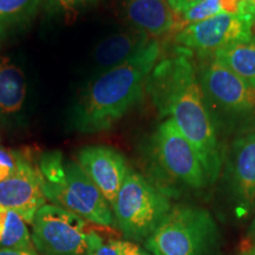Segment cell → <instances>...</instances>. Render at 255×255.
<instances>
[{"mask_svg": "<svg viewBox=\"0 0 255 255\" xmlns=\"http://www.w3.org/2000/svg\"><path fill=\"white\" fill-rule=\"evenodd\" d=\"M120 255H150L130 241L120 242Z\"/></svg>", "mask_w": 255, "mask_h": 255, "instance_id": "cell-25", "label": "cell"}, {"mask_svg": "<svg viewBox=\"0 0 255 255\" xmlns=\"http://www.w3.org/2000/svg\"><path fill=\"white\" fill-rule=\"evenodd\" d=\"M223 13L239 14L248 0H219Z\"/></svg>", "mask_w": 255, "mask_h": 255, "instance_id": "cell-24", "label": "cell"}, {"mask_svg": "<svg viewBox=\"0 0 255 255\" xmlns=\"http://www.w3.org/2000/svg\"><path fill=\"white\" fill-rule=\"evenodd\" d=\"M120 240L105 241L103 237L92 245L88 255H120Z\"/></svg>", "mask_w": 255, "mask_h": 255, "instance_id": "cell-23", "label": "cell"}, {"mask_svg": "<svg viewBox=\"0 0 255 255\" xmlns=\"http://www.w3.org/2000/svg\"><path fill=\"white\" fill-rule=\"evenodd\" d=\"M168 1H169V4H170L171 8H173L174 11L177 13V0H168Z\"/></svg>", "mask_w": 255, "mask_h": 255, "instance_id": "cell-29", "label": "cell"}, {"mask_svg": "<svg viewBox=\"0 0 255 255\" xmlns=\"http://www.w3.org/2000/svg\"><path fill=\"white\" fill-rule=\"evenodd\" d=\"M26 154L0 146V182L11 177L19 168Z\"/></svg>", "mask_w": 255, "mask_h": 255, "instance_id": "cell-22", "label": "cell"}, {"mask_svg": "<svg viewBox=\"0 0 255 255\" xmlns=\"http://www.w3.org/2000/svg\"><path fill=\"white\" fill-rule=\"evenodd\" d=\"M111 207L124 237L135 241L146 240L171 210L168 194L131 168Z\"/></svg>", "mask_w": 255, "mask_h": 255, "instance_id": "cell-5", "label": "cell"}, {"mask_svg": "<svg viewBox=\"0 0 255 255\" xmlns=\"http://www.w3.org/2000/svg\"><path fill=\"white\" fill-rule=\"evenodd\" d=\"M218 226L208 210L177 206L145 240L154 255H209L218 245Z\"/></svg>", "mask_w": 255, "mask_h": 255, "instance_id": "cell-4", "label": "cell"}, {"mask_svg": "<svg viewBox=\"0 0 255 255\" xmlns=\"http://www.w3.org/2000/svg\"><path fill=\"white\" fill-rule=\"evenodd\" d=\"M38 167L44 183L58 184L65 177V162L60 151H47L41 155Z\"/></svg>", "mask_w": 255, "mask_h": 255, "instance_id": "cell-19", "label": "cell"}, {"mask_svg": "<svg viewBox=\"0 0 255 255\" xmlns=\"http://www.w3.org/2000/svg\"><path fill=\"white\" fill-rule=\"evenodd\" d=\"M248 4H250V7H251V11L253 15L255 14V0H248Z\"/></svg>", "mask_w": 255, "mask_h": 255, "instance_id": "cell-30", "label": "cell"}, {"mask_svg": "<svg viewBox=\"0 0 255 255\" xmlns=\"http://www.w3.org/2000/svg\"><path fill=\"white\" fill-rule=\"evenodd\" d=\"M0 255H38L36 252L11 250V248H0Z\"/></svg>", "mask_w": 255, "mask_h": 255, "instance_id": "cell-26", "label": "cell"}, {"mask_svg": "<svg viewBox=\"0 0 255 255\" xmlns=\"http://www.w3.org/2000/svg\"><path fill=\"white\" fill-rule=\"evenodd\" d=\"M44 194L52 205L101 227H111L110 205L77 162H66L65 177L58 184L44 183Z\"/></svg>", "mask_w": 255, "mask_h": 255, "instance_id": "cell-9", "label": "cell"}, {"mask_svg": "<svg viewBox=\"0 0 255 255\" xmlns=\"http://www.w3.org/2000/svg\"><path fill=\"white\" fill-rule=\"evenodd\" d=\"M202 0H177V13L184 11V9L190 7V6L197 4Z\"/></svg>", "mask_w": 255, "mask_h": 255, "instance_id": "cell-27", "label": "cell"}, {"mask_svg": "<svg viewBox=\"0 0 255 255\" xmlns=\"http://www.w3.org/2000/svg\"><path fill=\"white\" fill-rule=\"evenodd\" d=\"M154 38L137 30L113 33L98 41L91 53L90 77L116 68L145 49Z\"/></svg>", "mask_w": 255, "mask_h": 255, "instance_id": "cell-14", "label": "cell"}, {"mask_svg": "<svg viewBox=\"0 0 255 255\" xmlns=\"http://www.w3.org/2000/svg\"><path fill=\"white\" fill-rule=\"evenodd\" d=\"M45 202L44 178L39 167L26 155L17 171L0 182V207L13 210L27 223H32Z\"/></svg>", "mask_w": 255, "mask_h": 255, "instance_id": "cell-11", "label": "cell"}, {"mask_svg": "<svg viewBox=\"0 0 255 255\" xmlns=\"http://www.w3.org/2000/svg\"><path fill=\"white\" fill-rule=\"evenodd\" d=\"M255 36V17L248 2L239 14L219 13L206 20L188 25L174 34L175 46L197 58L213 57L216 51L231 44L246 41Z\"/></svg>", "mask_w": 255, "mask_h": 255, "instance_id": "cell-8", "label": "cell"}, {"mask_svg": "<svg viewBox=\"0 0 255 255\" xmlns=\"http://www.w3.org/2000/svg\"><path fill=\"white\" fill-rule=\"evenodd\" d=\"M225 181L237 214L247 216L255 203V131L232 142L226 156Z\"/></svg>", "mask_w": 255, "mask_h": 255, "instance_id": "cell-10", "label": "cell"}, {"mask_svg": "<svg viewBox=\"0 0 255 255\" xmlns=\"http://www.w3.org/2000/svg\"><path fill=\"white\" fill-rule=\"evenodd\" d=\"M219 13H222L219 0H202L177 14L183 28L188 25L200 23V21L206 20V19Z\"/></svg>", "mask_w": 255, "mask_h": 255, "instance_id": "cell-20", "label": "cell"}, {"mask_svg": "<svg viewBox=\"0 0 255 255\" xmlns=\"http://www.w3.org/2000/svg\"><path fill=\"white\" fill-rule=\"evenodd\" d=\"M77 163L113 206L129 168L122 152L113 146L88 145L78 151Z\"/></svg>", "mask_w": 255, "mask_h": 255, "instance_id": "cell-12", "label": "cell"}, {"mask_svg": "<svg viewBox=\"0 0 255 255\" xmlns=\"http://www.w3.org/2000/svg\"><path fill=\"white\" fill-rule=\"evenodd\" d=\"M97 0H44V11L51 18H68L94 5Z\"/></svg>", "mask_w": 255, "mask_h": 255, "instance_id": "cell-21", "label": "cell"}, {"mask_svg": "<svg viewBox=\"0 0 255 255\" xmlns=\"http://www.w3.org/2000/svg\"><path fill=\"white\" fill-rule=\"evenodd\" d=\"M254 17H255V14H254Z\"/></svg>", "mask_w": 255, "mask_h": 255, "instance_id": "cell-32", "label": "cell"}, {"mask_svg": "<svg viewBox=\"0 0 255 255\" xmlns=\"http://www.w3.org/2000/svg\"><path fill=\"white\" fill-rule=\"evenodd\" d=\"M247 235H248V238L252 239V240H255V213H254L253 221H252L251 226H250V229H248Z\"/></svg>", "mask_w": 255, "mask_h": 255, "instance_id": "cell-28", "label": "cell"}, {"mask_svg": "<svg viewBox=\"0 0 255 255\" xmlns=\"http://www.w3.org/2000/svg\"><path fill=\"white\" fill-rule=\"evenodd\" d=\"M145 91L159 116L173 121L191 143L209 182H215L222 169V150L207 110L193 55L175 46L174 52L159 59L152 69Z\"/></svg>", "mask_w": 255, "mask_h": 255, "instance_id": "cell-1", "label": "cell"}, {"mask_svg": "<svg viewBox=\"0 0 255 255\" xmlns=\"http://www.w3.org/2000/svg\"><path fill=\"white\" fill-rule=\"evenodd\" d=\"M161 57V43L145 49L121 65L89 78L70 110V127L82 133L110 130L145 94L146 82Z\"/></svg>", "mask_w": 255, "mask_h": 255, "instance_id": "cell-2", "label": "cell"}, {"mask_svg": "<svg viewBox=\"0 0 255 255\" xmlns=\"http://www.w3.org/2000/svg\"><path fill=\"white\" fill-rule=\"evenodd\" d=\"M122 11L131 28L154 39L181 30L178 14L168 0H122Z\"/></svg>", "mask_w": 255, "mask_h": 255, "instance_id": "cell-13", "label": "cell"}, {"mask_svg": "<svg viewBox=\"0 0 255 255\" xmlns=\"http://www.w3.org/2000/svg\"><path fill=\"white\" fill-rule=\"evenodd\" d=\"M32 241L44 255H88L102 235L81 216L55 205H44L32 221Z\"/></svg>", "mask_w": 255, "mask_h": 255, "instance_id": "cell-6", "label": "cell"}, {"mask_svg": "<svg viewBox=\"0 0 255 255\" xmlns=\"http://www.w3.org/2000/svg\"><path fill=\"white\" fill-rule=\"evenodd\" d=\"M0 248L36 252L27 222L4 207H0Z\"/></svg>", "mask_w": 255, "mask_h": 255, "instance_id": "cell-18", "label": "cell"}, {"mask_svg": "<svg viewBox=\"0 0 255 255\" xmlns=\"http://www.w3.org/2000/svg\"><path fill=\"white\" fill-rule=\"evenodd\" d=\"M196 71L219 138L255 131V88L214 57L197 58Z\"/></svg>", "mask_w": 255, "mask_h": 255, "instance_id": "cell-3", "label": "cell"}, {"mask_svg": "<svg viewBox=\"0 0 255 255\" xmlns=\"http://www.w3.org/2000/svg\"><path fill=\"white\" fill-rule=\"evenodd\" d=\"M149 152L161 173L191 189L210 184L202 162L176 124L165 119L150 137Z\"/></svg>", "mask_w": 255, "mask_h": 255, "instance_id": "cell-7", "label": "cell"}, {"mask_svg": "<svg viewBox=\"0 0 255 255\" xmlns=\"http://www.w3.org/2000/svg\"><path fill=\"white\" fill-rule=\"evenodd\" d=\"M246 255H255V245H254V246H253V247H252V248H251V250H250V251H248V252H247V253H246Z\"/></svg>", "mask_w": 255, "mask_h": 255, "instance_id": "cell-31", "label": "cell"}, {"mask_svg": "<svg viewBox=\"0 0 255 255\" xmlns=\"http://www.w3.org/2000/svg\"><path fill=\"white\" fill-rule=\"evenodd\" d=\"M44 0H0V45L23 31Z\"/></svg>", "mask_w": 255, "mask_h": 255, "instance_id": "cell-16", "label": "cell"}, {"mask_svg": "<svg viewBox=\"0 0 255 255\" xmlns=\"http://www.w3.org/2000/svg\"><path fill=\"white\" fill-rule=\"evenodd\" d=\"M27 78L9 57L0 56V119L19 123L27 107Z\"/></svg>", "mask_w": 255, "mask_h": 255, "instance_id": "cell-15", "label": "cell"}, {"mask_svg": "<svg viewBox=\"0 0 255 255\" xmlns=\"http://www.w3.org/2000/svg\"><path fill=\"white\" fill-rule=\"evenodd\" d=\"M251 87L255 88V36L250 40L231 44L213 56Z\"/></svg>", "mask_w": 255, "mask_h": 255, "instance_id": "cell-17", "label": "cell"}]
</instances>
